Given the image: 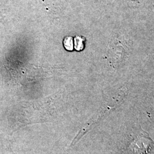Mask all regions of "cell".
Instances as JSON below:
<instances>
[{"label": "cell", "mask_w": 154, "mask_h": 154, "mask_svg": "<svg viewBox=\"0 0 154 154\" xmlns=\"http://www.w3.org/2000/svg\"><path fill=\"white\" fill-rule=\"evenodd\" d=\"M64 46L66 49L68 50H72V42L71 37H67L64 40Z\"/></svg>", "instance_id": "cell-1"}, {"label": "cell", "mask_w": 154, "mask_h": 154, "mask_svg": "<svg viewBox=\"0 0 154 154\" xmlns=\"http://www.w3.org/2000/svg\"><path fill=\"white\" fill-rule=\"evenodd\" d=\"M13 152V154H17V153H15V152H13H13Z\"/></svg>", "instance_id": "cell-2"}]
</instances>
